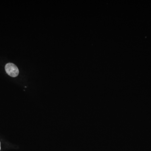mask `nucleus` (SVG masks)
<instances>
[{
	"label": "nucleus",
	"mask_w": 151,
	"mask_h": 151,
	"mask_svg": "<svg viewBox=\"0 0 151 151\" xmlns=\"http://www.w3.org/2000/svg\"><path fill=\"white\" fill-rule=\"evenodd\" d=\"M6 72L13 77H17L19 75V70L17 67L12 63H8L5 66Z\"/></svg>",
	"instance_id": "1"
},
{
	"label": "nucleus",
	"mask_w": 151,
	"mask_h": 151,
	"mask_svg": "<svg viewBox=\"0 0 151 151\" xmlns=\"http://www.w3.org/2000/svg\"><path fill=\"white\" fill-rule=\"evenodd\" d=\"M0 150H1V143H0Z\"/></svg>",
	"instance_id": "2"
}]
</instances>
